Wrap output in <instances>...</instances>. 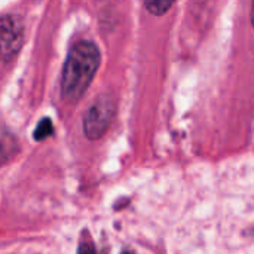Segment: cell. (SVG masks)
Here are the masks:
<instances>
[{
    "label": "cell",
    "mask_w": 254,
    "mask_h": 254,
    "mask_svg": "<svg viewBox=\"0 0 254 254\" xmlns=\"http://www.w3.org/2000/svg\"><path fill=\"white\" fill-rule=\"evenodd\" d=\"M101 63L94 42L80 40L71 46L61 74V97L67 103L79 101L89 88Z\"/></svg>",
    "instance_id": "6da1fadb"
},
{
    "label": "cell",
    "mask_w": 254,
    "mask_h": 254,
    "mask_svg": "<svg viewBox=\"0 0 254 254\" xmlns=\"http://www.w3.org/2000/svg\"><path fill=\"white\" fill-rule=\"evenodd\" d=\"M116 113L115 100L109 95L98 97L83 116V134L89 140H100L109 131Z\"/></svg>",
    "instance_id": "7a4b0ae2"
},
{
    "label": "cell",
    "mask_w": 254,
    "mask_h": 254,
    "mask_svg": "<svg viewBox=\"0 0 254 254\" xmlns=\"http://www.w3.org/2000/svg\"><path fill=\"white\" fill-rule=\"evenodd\" d=\"M24 39L22 24L10 15L0 18V61L10 60L21 48Z\"/></svg>",
    "instance_id": "3957f363"
},
{
    "label": "cell",
    "mask_w": 254,
    "mask_h": 254,
    "mask_svg": "<svg viewBox=\"0 0 254 254\" xmlns=\"http://www.w3.org/2000/svg\"><path fill=\"white\" fill-rule=\"evenodd\" d=\"M143 1H144V7L147 9L149 13H152L155 16H162L171 9V6L174 4L176 0H143Z\"/></svg>",
    "instance_id": "277c9868"
},
{
    "label": "cell",
    "mask_w": 254,
    "mask_h": 254,
    "mask_svg": "<svg viewBox=\"0 0 254 254\" xmlns=\"http://www.w3.org/2000/svg\"><path fill=\"white\" fill-rule=\"evenodd\" d=\"M52 134H54L52 121H51L49 118H43V119L37 124V127H36V129H34V132H33V138H34L36 141H43V140H46L48 137H51Z\"/></svg>",
    "instance_id": "5b68a950"
},
{
    "label": "cell",
    "mask_w": 254,
    "mask_h": 254,
    "mask_svg": "<svg viewBox=\"0 0 254 254\" xmlns=\"http://www.w3.org/2000/svg\"><path fill=\"white\" fill-rule=\"evenodd\" d=\"M77 254H97V249L92 240H82L77 247Z\"/></svg>",
    "instance_id": "8992f818"
},
{
    "label": "cell",
    "mask_w": 254,
    "mask_h": 254,
    "mask_svg": "<svg viewBox=\"0 0 254 254\" xmlns=\"http://www.w3.org/2000/svg\"><path fill=\"white\" fill-rule=\"evenodd\" d=\"M121 254H134V253H132L131 250H128V249H125V250H124V252H122V253H121Z\"/></svg>",
    "instance_id": "52a82bcc"
}]
</instances>
